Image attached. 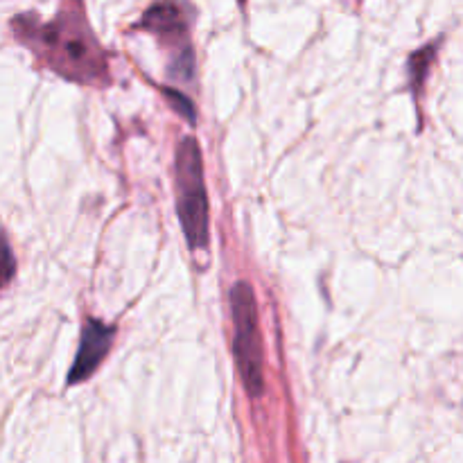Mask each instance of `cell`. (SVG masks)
Returning a JSON list of instances; mask_svg holds the SVG:
<instances>
[{
    "instance_id": "6da1fadb",
    "label": "cell",
    "mask_w": 463,
    "mask_h": 463,
    "mask_svg": "<svg viewBox=\"0 0 463 463\" xmlns=\"http://www.w3.org/2000/svg\"><path fill=\"white\" fill-rule=\"evenodd\" d=\"M18 25L23 39L34 45V50H39L43 57H48L50 63L63 75L80 81H95L107 72L104 52L81 16L61 14L45 25L39 23L27 25L21 18L16 21Z\"/></svg>"
},
{
    "instance_id": "7a4b0ae2",
    "label": "cell",
    "mask_w": 463,
    "mask_h": 463,
    "mask_svg": "<svg viewBox=\"0 0 463 463\" xmlns=\"http://www.w3.org/2000/svg\"><path fill=\"white\" fill-rule=\"evenodd\" d=\"M176 193H179V220L190 249H202L208 242V194L203 184L202 149L193 136L176 147Z\"/></svg>"
},
{
    "instance_id": "3957f363",
    "label": "cell",
    "mask_w": 463,
    "mask_h": 463,
    "mask_svg": "<svg viewBox=\"0 0 463 463\" xmlns=\"http://www.w3.org/2000/svg\"><path fill=\"white\" fill-rule=\"evenodd\" d=\"M231 306H233L235 337L233 355L238 362V371L242 375L244 389L249 396H260L265 389L262 380V337L258 326L256 294L247 280H240L231 289Z\"/></svg>"
},
{
    "instance_id": "277c9868",
    "label": "cell",
    "mask_w": 463,
    "mask_h": 463,
    "mask_svg": "<svg viewBox=\"0 0 463 463\" xmlns=\"http://www.w3.org/2000/svg\"><path fill=\"white\" fill-rule=\"evenodd\" d=\"M113 335H116V330L111 326H104L95 319L86 321L84 330H81V342L75 357V364L68 371V384L84 383L98 369L99 362L104 360V355L111 348Z\"/></svg>"
},
{
    "instance_id": "5b68a950",
    "label": "cell",
    "mask_w": 463,
    "mask_h": 463,
    "mask_svg": "<svg viewBox=\"0 0 463 463\" xmlns=\"http://www.w3.org/2000/svg\"><path fill=\"white\" fill-rule=\"evenodd\" d=\"M143 25L163 36L185 34L184 14H181V7H176V5H152V7L145 12Z\"/></svg>"
},
{
    "instance_id": "8992f818",
    "label": "cell",
    "mask_w": 463,
    "mask_h": 463,
    "mask_svg": "<svg viewBox=\"0 0 463 463\" xmlns=\"http://www.w3.org/2000/svg\"><path fill=\"white\" fill-rule=\"evenodd\" d=\"M12 274H14L12 249H9V244H5V283H7V280L12 279Z\"/></svg>"
}]
</instances>
